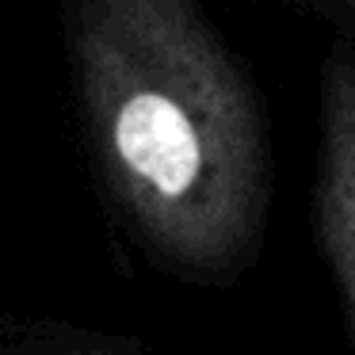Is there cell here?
Masks as SVG:
<instances>
[{
	"label": "cell",
	"mask_w": 355,
	"mask_h": 355,
	"mask_svg": "<svg viewBox=\"0 0 355 355\" xmlns=\"http://www.w3.org/2000/svg\"><path fill=\"white\" fill-rule=\"evenodd\" d=\"M73 69L100 168L153 252L230 275L268 218L256 88L199 0H77Z\"/></svg>",
	"instance_id": "6da1fadb"
},
{
	"label": "cell",
	"mask_w": 355,
	"mask_h": 355,
	"mask_svg": "<svg viewBox=\"0 0 355 355\" xmlns=\"http://www.w3.org/2000/svg\"><path fill=\"white\" fill-rule=\"evenodd\" d=\"M317 230L355 332V58L332 54L321 85Z\"/></svg>",
	"instance_id": "7a4b0ae2"
},
{
	"label": "cell",
	"mask_w": 355,
	"mask_h": 355,
	"mask_svg": "<svg viewBox=\"0 0 355 355\" xmlns=\"http://www.w3.org/2000/svg\"><path fill=\"white\" fill-rule=\"evenodd\" d=\"M340 4H344V8H347V12H352V16H355V0H340Z\"/></svg>",
	"instance_id": "3957f363"
}]
</instances>
